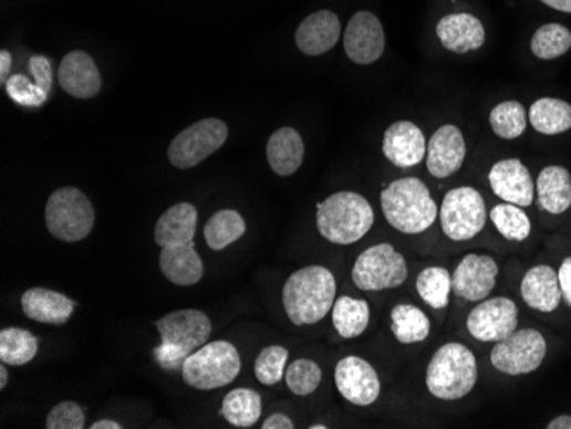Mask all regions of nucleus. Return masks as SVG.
I'll return each instance as SVG.
<instances>
[{
    "instance_id": "37",
    "label": "nucleus",
    "mask_w": 571,
    "mask_h": 429,
    "mask_svg": "<svg viewBox=\"0 0 571 429\" xmlns=\"http://www.w3.org/2000/svg\"><path fill=\"white\" fill-rule=\"evenodd\" d=\"M491 221L495 222L497 230L510 241H523L529 238L530 230H532L529 216L513 203L495 206L491 211Z\"/></svg>"
},
{
    "instance_id": "27",
    "label": "nucleus",
    "mask_w": 571,
    "mask_h": 429,
    "mask_svg": "<svg viewBox=\"0 0 571 429\" xmlns=\"http://www.w3.org/2000/svg\"><path fill=\"white\" fill-rule=\"evenodd\" d=\"M539 208L561 214L571 206V177L563 166H548L538 178Z\"/></svg>"
},
{
    "instance_id": "2",
    "label": "nucleus",
    "mask_w": 571,
    "mask_h": 429,
    "mask_svg": "<svg viewBox=\"0 0 571 429\" xmlns=\"http://www.w3.org/2000/svg\"><path fill=\"white\" fill-rule=\"evenodd\" d=\"M162 344L155 347L156 363L166 372H181L185 359L207 344L212 324L199 310H177L156 322Z\"/></svg>"
},
{
    "instance_id": "40",
    "label": "nucleus",
    "mask_w": 571,
    "mask_h": 429,
    "mask_svg": "<svg viewBox=\"0 0 571 429\" xmlns=\"http://www.w3.org/2000/svg\"><path fill=\"white\" fill-rule=\"evenodd\" d=\"M4 86L12 102L27 108H38L49 100V93L37 83H31L24 74H12Z\"/></svg>"
},
{
    "instance_id": "20",
    "label": "nucleus",
    "mask_w": 571,
    "mask_h": 429,
    "mask_svg": "<svg viewBox=\"0 0 571 429\" xmlns=\"http://www.w3.org/2000/svg\"><path fill=\"white\" fill-rule=\"evenodd\" d=\"M21 308L31 321L46 325H64L71 321L75 302L65 294L46 287H31L21 297Z\"/></svg>"
},
{
    "instance_id": "50",
    "label": "nucleus",
    "mask_w": 571,
    "mask_h": 429,
    "mask_svg": "<svg viewBox=\"0 0 571 429\" xmlns=\"http://www.w3.org/2000/svg\"><path fill=\"white\" fill-rule=\"evenodd\" d=\"M325 428H328V426H323V425L310 426V429H325Z\"/></svg>"
},
{
    "instance_id": "26",
    "label": "nucleus",
    "mask_w": 571,
    "mask_h": 429,
    "mask_svg": "<svg viewBox=\"0 0 571 429\" xmlns=\"http://www.w3.org/2000/svg\"><path fill=\"white\" fill-rule=\"evenodd\" d=\"M304 158V144L293 127H281L269 137L268 161L279 177H290L300 170Z\"/></svg>"
},
{
    "instance_id": "19",
    "label": "nucleus",
    "mask_w": 571,
    "mask_h": 429,
    "mask_svg": "<svg viewBox=\"0 0 571 429\" xmlns=\"http://www.w3.org/2000/svg\"><path fill=\"white\" fill-rule=\"evenodd\" d=\"M59 83L68 95L90 100L102 90V74L98 65L86 52L75 50L68 53L59 67Z\"/></svg>"
},
{
    "instance_id": "46",
    "label": "nucleus",
    "mask_w": 571,
    "mask_h": 429,
    "mask_svg": "<svg viewBox=\"0 0 571 429\" xmlns=\"http://www.w3.org/2000/svg\"><path fill=\"white\" fill-rule=\"evenodd\" d=\"M541 2L557 11L571 12V0H541Z\"/></svg>"
},
{
    "instance_id": "14",
    "label": "nucleus",
    "mask_w": 571,
    "mask_h": 429,
    "mask_svg": "<svg viewBox=\"0 0 571 429\" xmlns=\"http://www.w3.org/2000/svg\"><path fill=\"white\" fill-rule=\"evenodd\" d=\"M344 50L354 64L368 65L382 57L385 33L373 12L361 11L351 18L344 33Z\"/></svg>"
},
{
    "instance_id": "24",
    "label": "nucleus",
    "mask_w": 571,
    "mask_h": 429,
    "mask_svg": "<svg viewBox=\"0 0 571 429\" xmlns=\"http://www.w3.org/2000/svg\"><path fill=\"white\" fill-rule=\"evenodd\" d=\"M523 302L530 308L542 313H551L560 306L563 291L560 286L558 272L549 265H538L530 269L522 281Z\"/></svg>"
},
{
    "instance_id": "21",
    "label": "nucleus",
    "mask_w": 571,
    "mask_h": 429,
    "mask_svg": "<svg viewBox=\"0 0 571 429\" xmlns=\"http://www.w3.org/2000/svg\"><path fill=\"white\" fill-rule=\"evenodd\" d=\"M339 36H341V23L334 12H313L298 27L297 45L304 55L316 57L334 49Z\"/></svg>"
},
{
    "instance_id": "36",
    "label": "nucleus",
    "mask_w": 571,
    "mask_h": 429,
    "mask_svg": "<svg viewBox=\"0 0 571 429\" xmlns=\"http://www.w3.org/2000/svg\"><path fill=\"white\" fill-rule=\"evenodd\" d=\"M530 49L542 61L561 57L571 49V31L561 24H546L536 31Z\"/></svg>"
},
{
    "instance_id": "33",
    "label": "nucleus",
    "mask_w": 571,
    "mask_h": 429,
    "mask_svg": "<svg viewBox=\"0 0 571 429\" xmlns=\"http://www.w3.org/2000/svg\"><path fill=\"white\" fill-rule=\"evenodd\" d=\"M38 354V339L24 328H4L0 332V362L11 366H24Z\"/></svg>"
},
{
    "instance_id": "4",
    "label": "nucleus",
    "mask_w": 571,
    "mask_h": 429,
    "mask_svg": "<svg viewBox=\"0 0 571 429\" xmlns=\"http://www.w3.org/2000/svg\"><path fill=\"white\" fill-rule=\"evenodd\" d=\"M375 212L365 197L338 192L316 206V228L335 245H353L372 230Z\"/></svg>"
},
{
    "instance_id": "30",
    "label": "nucleus",
    "mask_w": 571,
    "mask_h": 429,
    "mask_svg": "<svg viewBox=\"0 0 571 429\" xmlns=\"http://www.w3.org/2000/svg\"><path fill=\"white\" fill-rule=\"evenodd\" d=\"M221 415L235 428H252L262 415V400L250 388H235L222 400Z\"/></svg>"
},
{
    "instance_id": "32",
    "label": "nucleus",
    "mask_w": 571,
    "mask_h": 429,
    "mask_svg": "<svg viewBox=\"0 0 571 429\" xmlns=\"http://www.w3.org/2000/svg\"><path fill=\"white\" fill-rule=\"evenodd\" d=\"M428 316L417 306L401 303L392 310V332L401 344L423 343L429 335Z\"/></svg>"
},
{
    "instance_id": "12",
    "label": "nucleus",
    "mask_w": 571,
    "mask_h": 429,
    "mask_svg": "<svg viewBox=\"0 0 571 429\" xmlns=\"http://www.w3.org/2000/svg\"><path fill=\"white\" fill-rule=\"evenodd\" d=\"M519 325V308L508 297H491L479 303L467 316V331L481 343H500Z\"/></svg>"
},
{
    "instance_id": "6",
    "label": "nucleus",
    "mask_w": 571,
    "mask_h": 429,
    "mask_svg": "<svg viewBox=\"0 0 571 429\" xmlns=\"http://www.w3.org/2000/svg\"><path fill=\"white\" fill-rule=\"evenodd\" d=\"M241 369L237 347L226 341L204 344L190 354L181 366V377L188 387L216 390L235 381Z\"/></svg>"
},
{
    "instance_id": "1",
    "label": "nucleus",
    "mask_w": 571,
    "mask_h": 429,
    "mask_svg": "<svg viewBox=\"0 0 571 429\" xmlns=\"http://www.w3.org/2000/svg\"><path fill=\"white\" fill-rule=\"evenodd\" d=\"M335 278L328 268L309 265L293 272L282 287V305L291 324L313 325L328 316L335 302Z\"/></svg>"
},
{
    "instance_id": "25",
    "label": "nucleus",
    "mask_w": 571,
    "mask_h": 429,
    "mask_svg": "<svg viewBox=\"0 0 571 429\" xmlns=\"http://www.w3.org/2000/svg\"><path fill=\"white\" fill-rule=\"evenodd\" d=\"M197 230V208L193 203L178 202L163 212L156 222L155 241L158 247L184 245L194 241Z\"/></svg>"
},
{
    "instance_id": "9",
    "label": "nucleus",
    "mask_w": 571,
    "mask_h": 429,
    "mask_svg": "<svg viewBox=\"0 0 571 429\" xmlns=\"http://www.w3.org/2000/svg\"><path fill=\"white\" fill-rule=\"evenodd\" d=\"M351 275L361 291L392 290L407 279L406 259L388 243H380L357 257Z\"/></svg>"
},
{
    "instance_id": "13",
    "label": "nucleus",
    "mask_w": 571,
    "mask_h": 429,
    "mask_svg": "<svg viewBox=\"0 0 571 429\" xmlns=\"http://www.w3.org/2000/svg\"><path fill=\"white\" fill-rule=\"evenodd\" d=\"M334 377L339 394L354 406H372L380 397L382 385L378 375L363 358L347 356L341 359L335 366Z\"/></svg>"
},
{
    "instance_id": "31",
    "label": "nucleus",
    "mask_w": 571,
    "mask_h": 429,
    "mask_svg": "<svg viewBox=\"0 0 571 429\" xmlns=\"http://www.w3.org/2000/svg\"><path fill=\"white\" fill-rule=\"evenodd\" d=\"M245 231H247V224L240 212L233 211V209H221L207 221L206 228H204V238H206L209 249L219 252L240 240Z\"/></svg>"
},
{
    "instance_id": "45",
    "label": "nucleus",
    "mask_w": 571,
    "mask_h": 429,
    "mask_svg": "<svg viewBox=\"0 0 571 429\" xmlns=\"http://www.w3.org/2000/svg\"><path fill=\"white\" fill-rule=\"evenodd\" d=\"M12 57L8 50L0 52V83L6 84L9 80V71H11Z\"/></svg>"
},
{
    "instance_id": "35",
    "label": "nucleus",
    "mask_w": 571,
    "mask_h": 429,
    "mask_svg": "<svg viewBox=\"0 0 571 429\" xmlns=\"http://www.w3.org/2000/svg\"><path fill=\"white\" fill-rule=\"evenodd\" d=\"M492 133L501 139H517L526 133L527 112L519 102H505L489 115Z\"/></svg>"
},
{
    "instance_id": "38",
    "label": "nucleus",
    "mask_w": 571,
    "mask_h": 429,
    "mask_svg": "<svg viewBox=\"0 0 571 429\" xmlns=\"http://www.w3.org/2000/svg\"><path fill=\"white\" fill-rule=\"evenodd\" d=\"M284 380L294 396H310L322 381V369L312 359H297L286 369Z\"/></svg>"
},
{
    "instance_id": "17",
    "label": "nucleus",
    "mask_w": 571,
    "mask_h": 429,
    "mask_svg": "<svg viewBox=\"0 0 571 429\" xmlns=\"http://www.w3.org/2000/svg\"><path fill=\"white\" fill-rule=\"evenodd\" d=\"M492 192L508 203L527 208L534 200V181L520 159H503L489 171Z\"/></svg>"
},
{
    "instance_id": "8",
    "label": "nucleus",
    "mask_w": 571,
    "mask_h": 429,
    "mask_svg": "<svg viewBox=\"0 0 571 429\" xmlns=\"http://www.w3.org/2000/svg\"><path fill=\"white\" fill-rule=\"evenodd\" d=\"M228 125L219 118H204L185 128L172 140L168 159L178 170H188L200 165L212 153L221 149L228 139Z\"/></svg>"
},
{
    "instance_id": "7",
    "label": "nucleus",
    "mask_w": 571,
    "mask_h": 429,
    "mask_svg": "<svg viewBox=\"0 0 571 429\" xmlns=\"http://www.w3.org/2000/svg\"><path fill=\"white\" fill-rule=\"evenodd\" d=\"M46 230L56 240L75 243L93 231L94 209L86 193L75 187H62L49 197Z\"/></svg>"
},
{
    "instance_id": "3",
    "label": "nucleus",
    "mask_w": 571,
    "mask_h": 429,
    "mask_svg": "<svg viewBox=\"0 0 571 429\" xmlns=\"http://www.w3.org/2000/svg\"><path fill=\"white\" fill-rule=\"evenodd\" d=\"M380 200L388 224L401 233H423L435 224L438 216V206L428 187L417 178L392 181Z\"/></svg>"
},
{
    "instance_id": "28",
    "label": "nucleus",
    "mask_w": 571,
    "mask_h": 429,
    "mask_svg": "<svg viewBox=\"0 0 571 429\" xmlns=\"http://www.w3.org/2000/svg\"><path fill=\"white\" fill-rule=\"evenodd\" d=\"M530 125L544 134L558 136L571 128V105L558 98H541L530 106Z\"/></svg>"
},
{
    "instance_id": "23",
    "label": "nucleus",
    "mask_w": 571,
    "mask_h": 429,
    "mask_svg": "<svg viewBox=\"0 0 571 429\" xmlns=\"http://www.w3.org/2000/svg\"><path fill=\"white\" fill-rule=\"evenodd\" d=\"M159 268L169 283L177 286H194L204 275L203 259L197 253L194 241L162 249Z\"/></svg>"
},
{
    "instance_id": "10",
    "label": "nucleus",
    "mask_w": 571,
    "mask_h": 429,
    "mask_svg": "<svg viewBox=\"0 0 571 429\" xmlns=\"http://www.w3.org/2000/svg\"><path fill=\"white\" fill-rule=\"evenodd\" d=\"M485 199L473 187H459L445 196L440 209L442 230L454 241L473 240L486 224Z\"/></svg>"
},
{
    "instance_id": "43",
    "label": "nucleus",
    "mask_w": 571,
    "mask_h": 429,
    "mask_svg": "<svg viewBox=\"0 0 571 429\" xmlns=\"http://www.w3.org/2000/svg\"><path fill=\"white\" fill-rule=\"evenodd\" d=\"M558 278H560V286L561 291H563L564 300H567L568 306L571 308V257L564 259L560 272H558Z\"/></svg>"
},
{
    "instance_id": "16",
    "label": "nucleus",
    "mask_w": 571,
    "mask_h": 429,
    "mask_svg": "<svg viewBox=\"0 0 571 429\" xmlns=\"http://www.w3.org/2000/svg\"><path fill=\"white\" fill-rule=\"evenodd\" d=\"M466 159V140L455 125H444L433 134L426 151L428 171L435 178H448L457 174Z\"/></svg>"
},
{
    "instance_id": "29",
    "label": "nucleus",
    "mask_w": 571,
    "mask_h": 429,
    "mask_svg": "<svg viewBox=\"0 0 571 429\" xmlns=\"http://www.w3.org/2000/svg\"><path fill=\"white\" fill-rule=\"evenodd\" d=\"M332 322L344 339L360 337L370 324V306L365 300L341 296L332 306Z\"/></svg>"
},
{
    "instance_id": "44",
    "label": "nucleus",
    "mask_w": 571,
    "mask_h": 429,
    "mask_svg": "<svg viewBox=\"0 0 571 429\" xmlns=\"http://www.w3.org/2000/svg\"><path fill=\"white\" fill-rule=\"evenodd\" d=\"M294 422L286 415L276 412L271 418L266 419L262 425V429H293Z\"/></svg>"
},
{
    "instance_id": "18",
    "label": "nucleus",
    "mask_w": 571,
    "mask_h": 429,
    "mask_svg": "<svg viewBox=\"0 0 571 429\" xmlns=\"http://www.w3.org/2000/svg\"><path fill=\"white\" fill-rule=\"evenodd\" d=\"M428 151L425 134L413 122H395L384 134V155L398 168L419 165Z\"/></svg>"
},
{
    "instance_id": "34",
    "label": "nucleus",
    "mask_w": 571,
    "mask_h": 429,
    "mask_svg": "<svg viewBox=\"0 0 571 429\" xmlns=\"http://www.w3.org/2000/svg\"><path fill=\"white\" fill-rule=\"evenodd\" d=\"M417 294L426 305L435 310L445 308L451 293V274L444 268H428L417 275Z\"/></svg>"
},
{
    "instance_id": "42",
    "label": "nucleus",
    "mask_w": 571,
    "mask_h": 429,
    "mask_svg": "<svg viewBox=\"0 0 571 429\" xmlns=\"http://www.w3.org/2000/svg\"><path fill=\"white\" fill-rule=\"evenodd\" d=\"M30 71L31 74H33L34 83L50 95L53 74L52 64H50L49 59H46L45 55H33V57L30 59Z\"/></svg>"
},
{
    "instance_id": "11",
    "label": "nucleus",
    "mask_w": 571,
    "mask_h": 429,
    "mask_svg": "<svg viewBox=\"0 0 571 429\" xmlns=\"http://www.w3.org/2000/svg\"><path fill=\"white\" fill-rule=\"evenodd\" d=\"M546 353L544 337L534 328H523L492 347L491 363L498 372L517 377L536 372L544 362Z\"/></svg>"
},
{
    "instance_id": "22",
    "label": "nucleus",
    "mask_w": 571,
    "mask_h": 429,
    "mask_svg": "<svg viewBox=\"0 0 571 429\" xmlns=\"http://www.w3.org/2000/svg\"><path fill=\"white\" fill-rule=\"evenodd\" d=\"M436 34L445 49L455 53L479 50L485 43L486 31L481 21L470 14H448L436 27Z\"/></svg>"
},
{
    "instance_id": "48",
    "label": "nucleus",
    "mask_w": 571,
    "mask_h": 429,
    "mask_svg": "<svg viewBox=\"0 0 571 429\" xmlns=\"http://www.w3.org/2000/svg\"><path fill=\"white\" fill-rule=\"evenodd\" d=\"M91 429H122L118 422L110 421V419H102V421L93 422Z\"/></svg>"
},
{
    "instance_id": "47",
    "label": "nucleus",
    "mask_w": 571,
    "mask_h": 429,
    "mask_svg": "<svg viewBox=\"0 0 571 429\" xmlns=\"http://www.w3.org/2000/svg\"><path fill=\"white\" fill-rule=\"evenodd\" d=\"M548 429H571V416H560L549 422Z\"/></svg>"
},
{
    "instance_id": "49",
    "label": "nucleus",
    "mask_w": 571,
    "mask_h": 429,
    "mask_svg": "<svg viewBox=\"0 0 571 429\" xmlns=\"http://www.w3.org/2000/svg\"><path fill=\"white\" fill-rule=\"evenodd\" d=\"M8 368H6V363H2V366H0V388H2V390H4L6 385H8Z\"/></svg>"
},
{
    "instance_id": "15",
    "label": "nucleus",
    "mask_w": 571,
    "mask_h": 429,
    "mask_svg": "<svg viewBox=\"0 0 571 429\" xmlns=\"http://www.w3.org/2000/svg\"><path fill=\"white\" fill-rule=\"evenodd\" d=\"M498 265L491 257L469 253L451 274V291L466 302H482L497 284Z\"/></svg>"
},
{
    "instance_id": "39",
    "label": "nucleus",
    "mask_w": 571,
    "mask_h": 429,
    "mask_svg": "<svg viewBox=\"0 0 571 429\" xmlns=\"http://www.w3.org/2000/svg\"><path fill=\"white\" fill-rule=\"evenodd\" d=\"M288 349L282 346L263 347L256 359V377L266 387L279 384L284 377Z\"/></svg>"
},
{
    "instance_id": "41",
    "label": "nucleus",
    "mask_w": 571,
    "mask_h": 429,
    "mask_svg": "<svg viewBox=\"0 0 571 429\" xmlns=\"http://www.w3.org/2000/svg\"><path fill=\"white\" fill-rule=\"evenodd\" d=\"M84 421L83 409L72 400H65L50 410L45 426L49 429H83Z\"/></svg>"
},
{
    "instance_id": "5",
    "label": "nucleus",
    "mask_w": 571,
    "mask_h": 429,
    "mask_svg": "<svg viewBox=\"0 0 571 429\" xmlns=\"http://www.w3.org/2000/svg\"><path fill=\"white\" fill-rule=\"evenodd\" d=\"M478 381V363L469 347L448 343L436 350L428 369L426 387L440 400H457L470 394Z\"/></svg>"
}]
</instances>
